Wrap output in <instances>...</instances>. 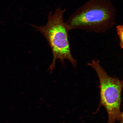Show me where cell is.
<instances>
[{
    "label": "cell",
    "instance_id": "cell-4",
    "mask_svg": "<svg viewBox=\"0 0 123 123\" xmlns=\"http://www.w3.org/2000/svg\"><path fill=\"white\" fill-rule=\"evenodd\" d=\"M123 25H119L117 26L116 30L120 41V45L121 48L123 47Z\"/></svg>",
    "mask_w": 123,
    "mask_h": 123
},
{
    "label": "cell",
    "instance_id": "cell-2",
    "mask_svg": "<svg viewBox=\"0 0 123 123\" xmlns=\"http://www.w3.org/2000/svg\"><path fill=\"white\" fill-rule=\"evenodd\" d=\"M65 11V9L58 7L54 13H49L48 21L45 25L38 26L32 25L43 35L51 48L53 58L49 68L51 73L55 68L57 59H59L62 64L65 60H68L74 67L76 64V61L70 51L68 38L69 30L64 20Z\"/></svg>",
    "mask_w": 123,
    "mask_h": 123
},
{
    "label": "cell",
    "instance_id": "cell-3",
    "mask_svg": "<svg viewBox=\"0 0 123 123\" xmlns=\"http://www.w3.org/2000/svg\"><path fill=\"white\" fill-rule=\"evenodd\" d=\"M96 72L100 83V103L99 107H104L108 115L107 123H123V114L121 110V92L123 81L109 76L98 61L89 63Z\"/></svg>",
    "mask_w": 123,
    "mask_h": 123
},
{
    "label": "cell",
    "instance_id": "cell-1",
    "mask_svg": "<svg viewBox=\"0 0 123 123\" xmlns=\"http://www.w3.org/2000/svg\"><path fill=\"white\" fill-rule=\"evenodd\" d=\"M116 15L112 0H89L72 13L65 23L69 30L103 33L115 25Z\"/></svg>",
    "mask_w": 123,
    "mask_h": 123
}]
</instances>
